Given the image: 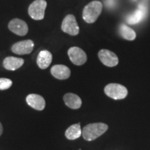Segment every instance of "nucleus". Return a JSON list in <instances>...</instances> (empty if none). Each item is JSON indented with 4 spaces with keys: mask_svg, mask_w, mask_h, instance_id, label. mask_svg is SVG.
Here are the masks:
<instances>
[{
    "mask_svg": "<svg viewBox=\"0 0 150 150\" xmlns=\"http://www.w3.org/2000/svg\"><path fill=\"white\" fill-rule=\"evenodd\" d=\"M8 29L16 34L24 36L28 33L29 28H28L27 24L23 20L20 19H13L9 22Z\"/></svg>",
    "mask_w": 150,
    "mask_h": 150,
    "instance_id": "nucleus-9",
    "label": "nucleus"
},
{
    "mask_svg": "<svg viewBox=\"0 0 150 150\" xmlns=\"http://www.w3.org/2000/svg\"><path fill=\"white\" fill-rule=\"evenodd\" d=\"M24 63V59L21 58L8 56L4 60L3 65L5 69L8 70L14 71L21 67Z\"/></svg>",
    "mask_w": 150,
    "mask_h": 150,
    "instance_id": "nucleus-12",
    "label": "nucleus"
},
{
    "mask_svg": "<svg viewBox=\"0 0 150 150\" xmlns=\"http://www.w3.org/2000/svg\"><path fill=\"white\" fill-rule=\"evenodd\" d=\"M65 136L69 140L77 139L82 135V129L81 128L80 123L75 124L65 131Z\"/></svg>",
    "mask_w": 150,
    "mask_h": 150,
    "instance_id": "nucleus-16",
    "label": "nucleus"
},
{
    "mask_svg": "<svg viewBox=\"0 0 150 150\" xmlns=\"http://www.w3.org/2000/svg\"><path fill=\"white\" fill-rule=\"evenodd\" d=\"M102 4L99 1H93L86 5L83 11V19L87 23H93L100 16Z\"/></svg>",
    "mask_w": 150,
    "mask_h": 150,
    "instance_id": "nucleus-2",
    "label": "nucleus"
},
{
    "mask_svg": "<svg viewBox=\"0 0 150 150\" xmlns=\"http://www.w3.org/2000/svg\"><path fill=\"white\" fill-rule=\"evenodd\" d=\"M52 61V55L51 52L47 50H42L38 54L37 58V64L40 69L47 68Z\"/></svg>",
    "mask_w": 150,
    "mask_h": 150,
    "instance_id": "nucleus-14",
    "label": "nucleus"
},
{
    "mask_svg": "<svg viewBox=\"0 0 150 150\" xmlns=\"http://www.w3.org/2000/svg\"><path fill=\"white\" fill-rule=\"evenodd\" d=\"M106 95L113 99H122L127 96L128 91L126 87L118 83H109L105 87Z\"/></svg>",
    "mask_w": 150,
    "mask_h": 150,
    "instance_id": "nucleus-3",
    "label": "nucleus"
},
{
    "mask_svg": "<svg viewBox=\"0 0 150 150\" xmlns=\"http://www.w3.org/2000/svg\"><path fill=\"white\" fill-rule=\"evenodd\" d=\"M47 1L45 0H35L29 6L28 13L31 18L35 20H41L45 17V11Z\"/></svg>",
    "mask_w": 150,
    "mask_h": 150,
    "instance_id": "nucleus-4",
    "label": "nucleus"
},
{
    "mask_svg": "<svg viewBox=\"0 0 150 150\" xmlns=\"http://www.w3.org/2000/svg\"><path fill=\"white\" fill-rule=\"evenodd\" d=\"M34 43L31 40H26L20 41L14 44L12 46V52L18 55L29 54L33 51Z\"/></svg>",
    "mask_w": 150,
    "mask_h": 150,
    "instance_id": "nucleus-7",
    "label": "nucleus"
},
{
    "mask_svg": "<svg viewBox=\"0 0 150 150\" xmlns=\"http://www.w3.org/2000/svg\"><path fill=\"white\" fill-rule=\"evenodd\" d=\"M146 11H146L145 6H140V7H138V8L135 11L134 13L129 16L127 19V22L130 24H135L142 21L145 18Z\"/></svg>",
    "mask_w": 150,
    "mask_h": 150,
    "instance_id": "nucleus-15",
    "label": "nucleus"
},
{
    "mask_svg": "<svg viewBox=\"0 0 150 150\" xmlns=\"http://www.w3.org/2000/svg\"><path fill=\"white\" fill-rule=\"evenodd\" d=\"M3 133V127H2V125H1V123L0 122V136H1V135Z\"/></svg>",
    "mask_w": 150,
    "mask_h": 150,
    "instance_id": "nucleus-19",
    "label": "nucleus"
},
{
    "mask_svg": "<svg viewBox=\"0 0 150 150\" xmlns=\"http://www.w3.org/2000/svg\"><path fill=\"white\" fill-rule=\"evenodd\" d=\"M67 54L72 63L76 65H83L87 61V55L85 52L77 47L69 49Z\"/></svg>",
    "mask_w": 150,
    "mask_h": 150,
    "instance_id": "nucleus-6",
    "label": "nucleus"
},
{
    "mask_svg": "<svg viewBox=\"0 0 150 150\" xmlns=\"http://www.w3.org/2000/svg\"><path fill=\"white\" fill-rule=\"evenodd\" d=\"M120 33L123 38L128 40H134L136 37V33L132 29L126 24H121L120 27Z\"/></svg>",
    "mask_w": 150,
    "mask_h": 150,
    "instance_id": "nucleus-17",
    "label": "nucleus"
},
{
    "mask_svg": "<svg viewBox=\"0 0 150 150\" xmlns=\"http://www.w3.org/2000/svg\"><path fill=\"white\" fill-rule=\"evenodd\" d=\"M98 56L103 64L108 67H114L118 64V58L115 53L108 50H100Z\"/></svg>",
    "mask_w": 150,
    "mask_h": 150,
    "instance_id": "nucleus-8",
    "label": "nucleus"
},
{
    "mask_svg": "<svg viewBox=\"0 0 150 150\" xmlns=\"http://www.w3.org/2000/svg\"><path fill=\"white\" fill-rule=\"evenodd\" d=\"M52 76L58 79L64 80L70 77L71 72L69 67L63 65H54L51 68Z\"/></svg>",
    "mask_w": 150,
    "mask_h": 150,
    "instance_id": "nucleus-11",
    "label": "nucleus"
},
{
    "mask_svg": "<svg viewBox=\"0 0 150 150\" xmlns=\"http://www.w3.org/2000/svg\"><path fill=\"white\" fill-rule=\"evenodd\" d=\"M12 84V81L9 79L0 78V90L1 91L8 89L9 88L11 87Z\"/></svg>",
    "mask_w": 150,
    "mask_h": 150,
    "instance_id": "nucleus-18",
    "label": "nucleus"
},
{
    "mask_svg": "<svg viewBox=\"0 0 150 150\" xmlns=\"http://www.w3.org/2000/svg\"><path fill=\"white\" fill-rule=\"evenodd\" d=\"M29 106L37 110H42L45 108V100L40 95L30 94L26 98Z\"/></svg>",
    "mask_w": 150,
    "mask_h": 150,
    "instance_id": "nucleus-10",
    "label": "nucleus"
},
{
    "mask_svg": "<svg viewBox=\"0 0 150 150\" xmlns=\"http://www.w3.org/2000/svg\"><path fill=\"white\" fill-rule=\"evenodd\" d=\"M108 125L104 123H92L86 125L82 130V136L86 140L92 141L104 134L108 129Z\"/></svg>",
    "mask_w": 150,
    "mask_h": 150,
    "instance_id": "nucleus-1",
    "label": "nucleus"
},
{
    "mask_svg": "<svg viewBox=\"0 0 150 150\" xmlns=\"http://www.w3.org/2000/svg\"><path fill=\"white\" fill-rule=\"evenodd\" d=\"M63 100L67 107L72 109H78L82 104V101L77 95L74 93H67L63 97Z\"/></svg>",
    "mask_w": 150,
    "mask_h": 150,
    "instance_id": "nucleus-13",
    "label": "nucleus"
},
{
    "mask_svg": "<svg viewBox=\"0 0 150 150\" xmlns=\"http://www.w3.org/2000/svg\"><path fill=\"white\" fill-rule=\"evenodd\" d=\"M61 29L63 32L71 35H76L79 33V27L73 15H68L65 17L62 22Z\"/></svg>",
    "mask_w": 150,
    "mask_h": 150,
    "instance_id": "nucleus-5",
    "label": "nucleus"
}]
</instances>
